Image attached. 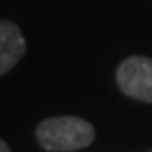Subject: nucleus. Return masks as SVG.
Returning <instances> with one entry per match:
<instances>
[{
	"instance_id": "f257e3e1",
	"label": "nucleus",
	"mask_w": 152,
	"mask_h": 152,
	"mask_svg": "<svg viewBox=\"0 0 152 152\" xmlns=\"http://www.w3.org/2000/svg\"><path fill=\"white\" fill-rule=\"evenodd\" d=\"M36 138L48 152H73L95 140V129L81 117H50L38 124Z\"/></svg>"
},
{
	"instance_id": "20e7f679",
	"label": "nucleus",
	"mask_w": 152,
	"mask_h": 152,
	"mask_svg": "<svg viewBox=\"0 0 152 152\" xmlns=\"http://www.w3.org/2000/svg\"><path fill=\"white\" fill-rule=\"evenodd\" d=\"M0 152H12V150H10V146H8L4 140H0Z\"/></svg>"
},
{
	"instance_id": "7ed1b4c3",
	"label": "nucleus",
	"mask_w": 152,
	"mask_h": 152,
	"mask_svg": "<svg viewBox=\"0 0 152 152\" xmlns=\"http://www.w3.org/2000/svg\"><path fill=\"white\" fill-rule=\"evenodd\" d=\"M26 53V39L14 22L0 20V77L14 69Z\"/></svg>"
},
{
	"instance_id": "f03ea898",
	"label": "nucleus",
	"mask_w": 152,
	"mask_h": 152,
	"mask_svg": "<svg viewBox=\"0 0 152 152\" xmlns=\"http://www.w3.org/2000/svg\"><path fill=\"white\" fill-rule=\"evenodd\" d=\"M117 85L130 99L152 103V59L144 56L126 57L117 69Z\"/></svg>"
}]
</instances>
